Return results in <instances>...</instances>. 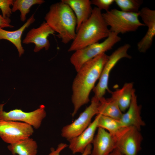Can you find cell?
I'll list each match as a JSON object with an SVG mask.
<instances>
[{
	"label": "cell",
	"mask_w": 155,
	"mask_h": 155,
	"mask_svg": "<svg viewBox=\"0 0 155 155\" xmlns=\"http://www.w3.org/2000/svg\"><path fill=\"white\" fill-rule=\"evenodd\" d=\"M55 32L45 22H44L38 28L30 30L22 42L27 44L34 43L35 46L34 51L35 52H39L44 48L48 50L50 45L48 37Z\"/></svg>",
	"instance_id": "cell-11"
},
{
	"label": "cell",
	"mask_w": 155,
	"mask_h": 155,
	"mask_svg": "<svg viewBox=\"0 0 155 155\" xmlns=\"http://www.w3.org/2000/svg\"><path fill=\"white\" fill-rule=\"evenodd\" d=\"M98 128L107 130L112 135L117 133L123 127L119 120L98 114Z\"/></svg>",
	"instance_id": "cell-21"
},
{
	"label": "cell",
	"mask_w": 155,
	"mask_h": 155,
	"mask_svg": "<svg viewBox=\"0 0 155 155\" xmlns=\"http://www.w3.org/2000/svg\"><path fill=\"white\" fill-rule=\"evenodd\" d=\"M99 99L94 96L90 104L71 123L64 126L61 136L68 141L80 135L90 125L92 117L98 114Z\"/></svg>",
	"instance_id": "cell-7"
},
{
	"label": "cell",
	"mask_w": 155,
	"mask_h": 155,
	"mask_svg": "<svg viewBox=\"0 0 155 155\" xmlns=\"http://www.w3.org/2000/svg\"><path fill=\"white\" fill-rule=\"evenodd\" d=\"M33 127L24 123L0 120V137L9 144L30 137L34 133Z\"/></svg>",
	"instance_id": "cell-10"
},
{
	"label": "cell",
	"mask_w": 155,
	"mask_h": 155,
	"mask_svg": "<svg viewBox=\"0 0 155 155\" xmlns=\"http://www.w3.org/2000/svg\"><path fill=\"white\" fill-rule=\"evenodd\" d=\"M7 147L13 155H36L38 152L37 142L30 137L9 144Z\"/></svg>",
	"instance_id": "cell-19"
},
{
	"label": "cell",
	"mask_w": 155,
	"mask_h": 155,
	"mask_svg": "<svg viewBox=\"0 0 155 155\" xmlns=\"http://www.w3.org/2000/svg\"><path fill=\"white\" fill-rule=\"evenodd\" d=\"M98 114L119 120L123 113L115 100L112 97L99 99Z\"/></svg>",
	"instance_id": "cell-20"
},
{
	"label": "cell",
	"mask_w": 155,
	"mask_h": 155,
	"mask_svg": "<svg viewBox=\"0 0 155 155\" xmlns=\"http://www.w3.org/2000/svg\"><path fill=\"white\" fill-rule=\"evenodd\" d=\"M11 22V20L9 18H4L0 14V28L13 27L14 26L10 24Z\"/></svg>",
	"instance_id": "cell-27"
},
{
	"label": "cell",
	"mask_w": 155,
	"mask_h": 155,
	"mask_svg": "<svg viewBox=\"0 0 155 155\" xmlns=\"http://www.w3.org/2000/svg\"><path fill=\"white\" fill-rule=\"evenodd\" d=\"M138 13L143 23L148 27L146 34L137 44L138 51L144 53L152 46L155 36V10L144 7L140 10Z\"/></svg>",
	"instance_id": "cell-12"
},
{
	"label": "cell",
	"mask_w": 155,
	"mask_h": 155,
	"mask_svg": "<svg viewBox=\"0 0 155 155\" xmlns=\"http://www.w3.org/2000/svg\"><path fill=\"white\" fill-rule=\"evenodd\" d=\"M98 128L92 143L93 147L90 155H108L116 148L113 136L104 129Z\"/></svg>",
	"instance_id": "cell-14"
},
{
	"label": "cell",
	"mask_w": 155,
	"mask_h": 155,
	"mask_svg": "<svg viewBox=\"0 0 155 155\" xmlns=\"http://www.w3.org/2000/svg\"><path fill=\"white\" fill-rule=\"evenodd\" d=\"M45 2L44 0H13L11 9L12 12L19 10L21 13V20L24 22L26 19V15L30 11V7L35 4H41Z\"/></svg>",
	"instance_id": "cell-22"
},
{
	"label": "cell",
	"mask_w": 155,
	"mask_h": 155,
	"mask_svg": "<svg viewBox=\"0 0 155 155\" xmlns=\"http://www.w3.org/2000/svg\"><path fill=\"white\" fill-rule=\"evenodd\" d=\"M35 20L34 14L32 15L26 22L18 29L13 31L5 30L0 28V40L5 39L9 41L16 48L20 57L23 54L24 50L22 45L21 37L23 32Z\"/></svg>",
	"instance_id": "cell-17"
},
{
	"label": "cell",
	"mask_w": 155,
	"mask_h": 155,
	"mask_svg": "<svg viewBox=\"0 0 155 155\" xmlns=\"http://www.w3.org/2000/svg\"><path fill=\"white\" fill-rule=\"evenodd\" d=\"M109 56L102 53L85 63L77 72L72 84V117L80 108L90 101L89 96L99 79Z\"/></svg>",
	"instance_id": "cell-1"
},
{
	"label": "cell",
	"mask_w": 155,
	"mask_h": 155,
	"mask_svg": "<svg viewBox=\"0 0 155 155\" xmlns=\"http://www.w3.org/2000/svg\"><path fill=\"white\" fill-rule=\"evenodd\" d=\"M13 0H0V9L4 18H9L10 17L12 12L10 6H13Z\"/></svg>",
	"instance_id": "cell-25"
},
{
	"label": "cell",
	"mask_w": 155,
	"mask_h": 155,
	"mask_svg": "<svg viewBox=\"0 0 155 155\" xmlns=\"http://www.w3.org/2000/svg\"><path fill=\"white\" fill-rule=\"evenodd\" d=\"M108 155H125L116 148L115 149Z\"/></svg>",
	"instance_id": "cell-28"
},
{
	"label": "cell",
	"mask_w": 155,
	"mask_h": 155,
	"mask_svg": "<svg viewBox=\"0 0 155 155\" xmlns=\"http://www.w3.org/2000/svg\"><path fill=\"white\" fill-rule=\"evenodd\" d=\"M98 115H97L94 120L84 131L78 136L69 141V148L73 154L82 153L87 146L92 144L98 128Z\"/></svg>",
	"instance_id": "cell-13"
},
{
	"label": "cell",
	"mask_w": 155,
	"mask_h": 155,
	"mask_svg": "<svg viewBox=\"0 0 155 155\" xmlns=\"http://www.w3.org/2000/svg\"><path fill=\"white\" fill-rule=\"evenodd\" d=\"M92 5L96 6L101 11L103 9L106 11L109 10L110 6L114 2V0H92L91 1Z\"/></svg>",
	"instance_id": "cell-26"
},
{
	"label": "cell",
	"mask_w": 155,
	"mask_h": 155,
	"mask_svg": "<svg viewBox=\"0 0 155 155\" xmlns=\"http://www.w3.org/2000/svg\"><path fill=\"white\" fill-rule=\"evenodd\" d=\"M68 5L73 12L76 18V32L82 24L88 20L92 11L91 1L89 0H61Z\"/></svg>",
	"instance_id": "cell-16"
},
{
	"label": "cell",
	"mask_w": 155,
	"mask_h": 155,
	"mask_svg": "<svg viewBox=\"0 0 155 155\" xmlns=\"http://www.w3.org/2000/svg\"><path fill=\"white\" fill-rule=\"evenodd\" d=\"M135 92L133 83L128 82L125 83L121 88L111 92V97L116 101L122 112L128 108Z\"/></svg>",
	"instance_id": "cell-18"
},
{
	"label": "cell",
	"mask_w": 155,
	"mask_h": 155,
	"mask_svg": "<svg viewBox=\"0 0 155 155\" xmlns=\"http://www.w3.org/2000/svg\"><path fill=\"white\" fill-rule=\"evenodd\" d=\"M5 104H0V120L22 122L37 129L40 127L46 116L45 106L43 105H40L38 108L30 112H25L18 109L7 112L3 111Z\"/></svg>",
	"instance_id": "cell-9"
},
{
	"label": "cell",
	"mask_w": 155,
	"mask_h": 155,
	"mask_svg": "<svg viewBox=\"0 0 155 155\" xmlns=\"http://www.w3.org/2000/svg\"><path fill=\"white\" fill-rule=\"evenodd\" d=\"M130 46L129 44H125L119 47L109 56L101 72L99 82L93 89L94 97L99 99L104 97L107 91L110 92L108 82L110 73L120 60L123 58H131V56L128 53Z\"/></svg>",
	"instance_id": "cell-8"
},
{
	"label": "cell",
	"mask_w": 155,
	"mask_h": 155,
	"mask_svg": "<svg viewBox=\"0 0 155 155\" xmlns=\"http://www.w3.org/2000/svg\"><path fill=\"white\" fill-rule=\"evenodd\" d=\"M114 2L121 10L126 12L138 13L143 4L141 0H115Z\"/></svg>",
	"instance_id": "cell-23"
},
{
	"label": "cell",
	"mask_w": 155,
	"mask_h": 155,
	"mask_svg": "<svg viewBox=\"0 0 155 155\" xmlns=\"http://www.w3.org/2000/svg\"><path fill=\"white\" fill-rule=\"evenodd\" d=\"M121 39L116 33L111 32L103 42L96 43L77 50L70 58V61L77 72L86 62L111 50Z\"/></svg>",
	"instance_id": "cell-5"
},
{
	"label": "cell",
	"mask_w": 155,
	"mask_h": 155,
	"mask_svg": "<svg viewBox=\"0 0 155 155\" xmlns=\"http://www.w3.org/2000/svg\"><path fill=\"white\" fill-rule=\"evenodd\" d=\"M68 146L66 144L61 143L58 145L56 149L52 148L51 149V152L48 155H60L61 152ZM92 146L91 144L88 145L84 152L81 155H90L91 154Z\"/></svg>",
	"instance_id": "cell-24"
},
{
	"label": "cell",
	"mask_w": 155,
	"mask_h": 155,
	"mask_svg": "<svg viewBox=\"0 0 155 155\" xmlns=\"http://www.w3.org/2000/svg\"><path fill=\"white\" fill-rule=\"evenodd\" d=\"M111 32L108 28L100 10L96 7L92 13L76 32V35L68 49V52L75 51L107 38Z\"/></svg>",
	"instance_id": "cell-2"
},
{
	"label": "cell",
	"mask_w": 155,
	"mask_h": 155,
	"mask_svg": "<svg viewBox=\"0 0 155 155\" xmlns=\"http://www.w3.org/2000/svg\"><path fill=\"white\" fill-rule=\"evenodd\" d=\"M127 111L123 114L119 120L123 127H134L139 130L145 125L141 116V106L138 104L137 97L134 92Z\"/></svg>",
	"instance_id": "cell-15"
},
{
	"label": "cell",
	"mask_w": 155,
	"mask_h": 155,
	"mask_svg": "<svg viewBox=\"0 0 155 155\" xmlns=\"http://www.w3.org/2000/svg\"><path fill=\"white\" fill-rule=\"evenodd\" d=\"M112 135L116 148L125 155H137L141 149L143 137L140 131L134 127H123Z\"/></svg>",
	"instance_id": "cell-6"
},
{
	"label": "cell",
	"mask_w": 155,
	"mask_h": 155,
	"mask_svg": "<svg viewBox=\"0 0 155 155\" xmlns=\"http://www.w3.org/2000/svg\"><path fill=\"white\" fill-rule=\"evenodd\" d=\"M103 17L111 32L118 34L136 31L140 27L145 26L139 20V13L125 12L116 9L102 13Z\"/></svg>",
	"instance_id": "cell-4"
},
{
	"label": "cell",
	"mask_w": 155,
	"mask_h": 155,
	"mask_svg": "<svg viewBox=\"0 0 155 155\" xmlns=\"http://www.w3.org/2000/svg\"><path fill=\"white\" fill-rule=\"evenodd\" d=\"M44 19L46 22L58 34L63 43L67 44L75 38L77 20L70 7L61 1L51 5Z\"/></svg>",
	"instance_id": "cell-3"
}]
</instances>
